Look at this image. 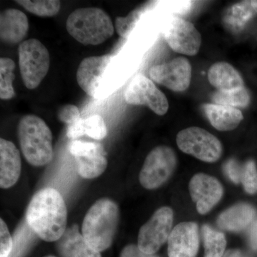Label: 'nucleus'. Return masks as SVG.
Masks as SVG:
<instances>
[{"mask_svg":"<svg viewBox=\"0 0 257 257\" xmlns=\"http://www.w3.org/2000/svg\"><path fill=\"white\" fill-rule=\"evenodd\" d=\"M13 240L6 223L0 220V257H9L13 251Z\"/></svg>","mask_w":257,"mask_h":257,"instance_id":"nucleus-30","label":"nucleus"},{"mask_svg":"<svg viewBox=\"0 0 257 257\" xmlns=\"http://www.w3.org/2000/svg\"><path fill=\"white\" fill-rule=\"evenodd\" d=\"M167 242L169 257H197L199 246L197 224L179 223L171 231Z\"/></svg>","mask_w":257,"mask_h":257,"instance_id":"nucleus-15","label":"nucleus"},{"mask_svg":"<svg viewBox=\"0 0 257 257\" xmlns=\"http://www.w3.org/2000/svg\"><path fill=\"white\" fill-rule=\"evenodd\" d=\"M20 151L14 144L0 139V187L9 189L18 182L21 175Z\"/></svg>","mask_w":257,"mask_h":257,"instance_id":"nucleus-16","label":"nucleus"},{"mask_svg":"<svg viewBox=\"0 0 257 257\" xmlns=\"http://www.w3.org/2000/svg\"><path fill=\"white\" fill-rule=\"evenodd\" d=\"M107 135L105 121L100 115L93 114L86 118H80L74 124L67 126V136L76 139L87 135L96 140H103Z\"/></svg>","mask_w":257,"mask_h":257,"instance_id":"nucleus-22","label":"nucleus"},{"mask_svg":"<svg viewBox=\"0 0 257 257\" xmlns=\"http://www.w3.org/2000/svg\"><path fill=\"white\" fill-rule=\"evenodd\" d=\"M254 11L251 1H243L236 3L226 10L223 18L224 26L229 31H242L247 24L254 16Z\"/></svg>","mask_w":257,"mask_h":257,"instance_id":"nucleus-23","label":"nucleus"},{"mask_svg":"<svg viewBox=\"0 0 257 257\" xmlns=\"http://www.w3.org/2000/svg\"><path fill=\"white\" fill-rule=\"evenodd\" d=\"M208 79L218 91H231L244 87L239 72L233 66L224 62L213 64L208 72Z\"/></svg>","mask_w":257,"mask_h":257,"instance_id":"nucleus-21","label":"nucleus"},{"mask_svg":"<svg viewBox=\"0 0 257 257\" xmlns=\"http://www.w3.org/2000/svg\"><path fill=\"white\" fill-rule=\"evenodd\" d=\"M150 78L174 92H184L192 80V66L187 59L177 57L170 62L154 66L150 69Z\"/></svg>","mask_w":257,"mask_h":257,"instance_id":"nucleus-13","label":"nucleus"},{"mask_svg":"<svg viewBox=\"0 0 257 257\" xmlns=\"http://www.w3.org/2000/svg\"><path fill=\"white\" fill-rule=\"evenodd\" d=\"M69 149L75 160L77 172L83 178H96L105 172L108 161L101 144L73 140Z\"/></svg>","mask_w":257,"mask_h":257,"instance_id":"nucleus-10","label":"nucleus"},{"mask_svg":"<svg viewBox=\"0 0 257 257\" xmlns=\"http://www.w3.org/2000/svg\"><path fill=\"white\" fill-rule=\"evenodd\" d=\"M174 213L170 207L157 209L147 223L142 226L138 235V247L143 252L155 254L168 241Z\"/></svg>","mask_w":257,"mask_h":257,"instance_id":"nucleus-9","label":"nucleus"},{"mask_svg":"<svg viewBox=\"0 0 257 257\" xmlns=\"http://www.w3.org/2000/svg\"><path fill=\"white\" fill-rule=\"evenodd\" d=\"M45 257H55V256H45Z\"/></svg>","mask_w":257,"mask_h":257,"instance_id":"nucleus-37","label":"nucleus"},{"mask_svg":"<svg viewBox=\"0 0 257 257\" xmlns=\"http://www.w3.org/2000/svg\"><path fill=\"white\" fill-rule=\"evenodd\" d=\"M179 150L203 162H215L222 155L221 142L204 128L189 127L179 132L177 136Z\"/></svg>","mask_w":257,"mask_h":257,"instance_id":"nucleus-7","label":"nucleus"},{"mask_svg":"<svg viewBox=\"0 0 257 257\" xmlns=\"http://www.w3.org/2000/svg\"><path fill=\"white\" fill-rule=\"evenodd\" d=\"M26 221L40 239L58 241L67 224V206L60 193L49 187L37 192L27 209Z\"/></svg>","mask_w":257,"mask_h":257,"instance_id":"nucleus-1","label":"nucleus"},{"mask_svg":"<svg viewBox=\"0 0 257 257\" xmlns=\"http://www.w3.org/2000/svg\"><path fill=\"white\" fill-rule=\"evenodd\" d=\"M203 111L211 124L219 131H231L237 127L243 119L241 111L231 106L216 104L203 105Z\"/></svg>","mask_w":257,"mask_h":257,"instance_id":"nucleus-19","label":"nucleus"},{"mask_svg":"<svg viewBox=\"0 0 257 257\" xmlns=\"http://www.w3.org/2000/svg\"><path fill=\"white\" fill-rule=\"evenodd\" d=\"M166 42L175 52L182 55H197L202 44V37L190 22L184 19H172L164 30Z\"/></svg>","mask_w":257,"mask_h":257,"instance_id":"nucleus-12","label":"nucleus"},{"mask_svg":"<svg viewBox=\"0 0 257 257\" xmlns=\"http://www.w3.org/2000/svg\"><path fill=\"white\" fill-rule=\"evenodd\" d=\"M177 157L172 148L158 146L150 152L140 173V182L144 188L155 189L165 183L173 174Z\"/></svg>","mask_w":257,"mask_h":257,"instance_id":"nucleus-8","label":"nucleus"},{"mask_svg":"<svg viewBox=\"0 0 257 257\" xmlns=\"http://www.w3.org/2000/svg\"><path fill=\"white\" fill-rule=\"evenodd\" d=\"M18 138L24 157L30 165L42 167L52 161V134L41 118L34 114L24 116L19 122Z\"/></svg>","mask_w":257,"mask_h":257,"instance_id":"nucleus-3","label":"nucleus"},{"mask_svg":"<svg viewBox=\"0 0 257 257\" xmlns=\"http://www.w3.org/2000/svg\"><path fill=\"white\" fill-rule=\"evenodd\" d=\"M143 12L142 9H137L132 11L125 18L117 17L115 20V28L118 35L123 38L127 39L143 15Z\"/></svg>","mask_w":257,"mask_h":257,"instance_id":"nucleus-28","label":"nucleus"},{"mask_svg":"<svg viewBox=\"0 0 257 257\" xmlns=\"http://www.w3.org/2000/svg\"><path fill=\"white\" fill-rule=\"evenodd\" d=\"M20 73L25 87L36 89L46 77L50 65L47 47L37 39H30L19 47Z\"/></svg>","mask_w":257,"mask_h":257,"instance_id":"nucleus-6","label":"nucleus"},{"mask_svg":"<svg viewBox=\"0 0 257 257\" xmlns=\"http://www.w3.org/2000/svg\"><path fill=\"white\" fill-rule=\"evenodd\" d=\"M111 55L93 56L82 60L77 72L79 87L88 95L99 99L112 92V62Z\"/></svg>","mask_w":257,"mask_h":257,"instance_id":"nucleus-5","label":"nucleus"},{"mask_svg":"<svg viewBox=\"0 0 257 257\" xmlns=\"http://www.w3.org/2000/svg\"><path fill=\"white\" fill-rule=\"evenodd\" d=\"M251 5H252V8L254 11L257 13V0H253V1H251Z\"/></svg>","mask_w":257,"mask_h":257,"instance_id":"nucleus-36","label":"nucleus"},{"mask_svg":"<svg viewBox=\"0 0 257 257\" xmlns=\"http://www.w3.org/2000/svg\"><path fill=\"white\" fill-rule=\"evenodd\" d=\"M191 197L197 205L198 212L206 214L221 200L224 193L220 182L206 174H197L189 184Z\"/></svg>","mask_w":257,"mask_h":257,"instance_id":"nucleus-14","label":"nucleus"},{"mask_svg":"<svg viewBox=\"0 0 257 257\" xmlns=\"http://www.w3.org/2000/svg\"><path fill=\"white\" fill-rule=\"evenodd\" d=\"M119 257H159L155 254H150L143 252L140 249L138 245L128 244L126 245L121 250Z\"/></svg>","mask_w":257,"mask_h":257,"instance_id":"nucleus-33","label":"nucleus"},{"mask_svg":"<svg viewBox=\"0 0 257 257\" xmlns=\"http://www.w3.org/2000/svg\"><path fill=\"white\" fill-rule=\"evenodd\" d=\"M16 3L29 13L42 18L55 16L61 8V3L57 0H18Z\"/></svg>","mask_w":257,"mask_h":257,"instance_id":"nucleus-27","label":"nucleus"},{"mask_svg":"<svg viewBox=\"0 0 257 257\" xmlns=\"http://www.w3.org/2000/svg\"><path fill=\"white\" fill-rule=\"evenodd\" d=\"M256 209L247 204H239L221 213L217 219L221 229L239 231L251 224L256 216Z\"/></svg>","mask_w":257,"mask_h":257,"instance_id":"nucleus-20","label":"nucleus"},{"mask_svg":"<svg viewBox=\"0 0 257 257\" xmlns=\"http://www.w3.org/2000/svg\"><path fill=\"white\" fill-rule=\"evenodd\" d=\"M119 219V207L114 201L108 198L99 199L84 216L82 236L96 251H105L114 241Z\"/></svg>","mask_w":257,"mask_h":257,"instance_id":"nucleus-2","label":"nucleus"},{"mask_svg":"<svg viewBox=\"0 0 257 257\" xmlns=\"http://www.w3.org/2000/svg\"><path fill=\"white\" fill-rule=\"evenodd\" d=\"M214 104L229 106L231 107L244 108L250 103V94L246 88L231 91H216L211 96Z\"/></svg>","mask_w":257,"mask_h":257,"instance_id":"nucleus-25","label":"nucleus"},{"mask_svg":"<svg viewBox=\"0 0 257 257\" xmlns=\"http://www.w3.org/2000/svg\"><path fill=\"white\" fill-rule=\"evenodd\" d=\"M223 257H247L244 253L241 252L240 250L229 249L224 253Z\"/></svg>","mask_w":257,"mask_h":257,"instance_id":"nucleus-35","label":"nucleus"},{"mask_svg":"<svg viewBox=\"0 0 257 257\" xmlns=\"http://www.w3.org/2000/svg\"><path fill=\"white\" fill-rule=\"evenodd\" d=\"M241 182L243 189L248 194L257 192V170L255 162L248 160L241 168Z\"/></svg>","mask_w":257,"mask_h":257,"instance_id":"nucleus-29","label":"nucleus"},{"mask_svg":"<svg viewBox=\"0 0 257 257\" xmlns=\"http://www.w3.org/2000/svg\"><path fill=\"white\" fill-rule=\"evenodd\" d=\"M15 69L14 61L6 57L0 59V98L4 100H9L15 96L13 85Z\"/></svg>","mask_w":257,"mask_h":257,"instance_id":"nucleus-26","label":"nucleus"},{"mask_svg":"<svg viewBox=\"0 0 257 257\" xmlns=\"http://www.w3.org/2000/svg\"><path fill=\"white\" fill-rule=\"evenodd\" d=\"M28 17L20 10L7 9L0 15V39L8 45H16L28 35Z\"/></svg>","mask_w":257,"mask_h":257,"instance_id":"nucleus-17","label":"nucleus"},{"mask_svg":"<svg viewBox=\"0 0 257 257\" xmlns=\"http://www.w3.org/2000/svg\"><path fill=\"white\" fill-rule=\"evenodd\" d=\"M66 28L74 40L84 45H99L114 35V28L109 15L97 8H79L66 22Z\"/></svg>","mask_w":257,"mask_h":257,"instance_id":"nucleus-4","label":"nucleus"},{"mask_svg":"<svg viewBox=\"0 0 257 257\" xmlns=\"http://www.w3.org/2000/svg\"><path fill=\"white\" fill-rule=\"evenodd\" d=\"M226 175L235 184L241 182V168L236 160H230L224 165Z\"/></svg>","mask_w":257,"mask_h":257,"instance_id":"nucleus-32","label":"nucleus"},{"mask_svg":"<svg viewBox=\"0 0 257 257\" xmlns=\"http://www.w3.org/2000/svg\"><path fill=\"white\" fill-rule=\"evenodd\" d=\"M57 117L67 126L74 124L82 118L78 107L74 104H66L60 107L57 112Z\"/></svg>","mask_w":257,"mask_h":257,"instance_id":"nucleus-31","label":"nucleus"},{"mask_svg":"<svg viewBox=\"0 0 257 257\" xmlns=\"http://www.w3.org/2000/svg\"><path fill=\"white\" fill-rule=\"evenodd\" d=\"M56 248L61 257H101L100 252L89 246L77 225L66 230L57 241Z\"/></svg>","mask_w":257,"mask_h":257,"instance_id":"nucleus-18","label":"nucleus"},{"mask_svg":"<svg viewBox=\"0 0 257 257\" xmlns=\"http://www.w3.org/2000/svg\"><path fill=\"white\" fill-rule=\"evenodd\" d=\"M126 103L133 105L148 106L155 114L165 115L169 109L167 96L155 85L153 81L139 74L128 84L124 92Z\"/></svg>","mask_w":257,"mask_h":257,"instance_id":"nucleus-11","label":"nucleus"},{"mask_svg":"<svg viewBox=\"0 0 257 257\" xmlns=\"http://www.w3.org/2000/svg\"><path fill=\"white\" fill-rule=\"evenodd\" d=\"M248 243L253 251H257V220L250 228L248 232Z\"/></svg>","mask_w":257,"mask_h":257,"instance_id":"nucleus-34","label":"nucleus"},{"mask_svg":"<svg viewBox=\"0 0 257 257\" xmlns=\"http://www.w3.org/2000/svg\"><path fill=\"white\" fill-rule=\"evenodd\" d=\"M204 243V257H223L226 249L224 234L213 229L208 225L202 227Z\"/></svg>","mask_w":257,"mask_h":257,"instance_id":"nucleus-24","label":"nucleus"}]
</instances>
